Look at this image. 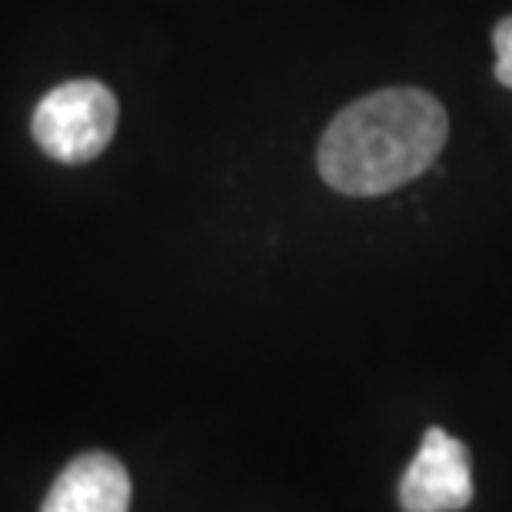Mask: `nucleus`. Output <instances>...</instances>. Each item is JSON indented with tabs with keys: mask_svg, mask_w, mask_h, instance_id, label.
<instances>
[{
	"mask_svg": "<svg viewBox=\"0 0 512 512\" xmlns=\"http://www.w3.org/2000/svg\"><path fill=\"white\" fill-rule=\"evenodd\" d=\"M473 503V459L463 439L429 426L399 483L403 512H459Z\"/></svg>",
	"mask_w": 512,
	"mask_h": 512,
	"instance_id": "7ed1b4c3",
	"label": "nucleus"
},
{
	"mask_svg": "<svg viewBox=\"0 0 512 512\" xmlns=\"http://www.w3.org/2000/svg\"><path fill=\"white\" fill-rule=\"evenodd\" d=\"M117 130V97L97 80H70L40 100L30 120L37 147L50 160L87 163L107 150Z\"/></svg>",
	"mask_w": 512,
	"mask_h": 512,
	"instance_id": "f03ea898",
	"label": "nucleus"
},
{
	"mask_svg": "<svg viewBox=\"0 0 512 512\" xmlns=\"http://www.w3.org/2000/svg\"><path fill=\"white\" fill-rule=\"evenodd\" d=\"M130 476L110 453L70 459L54 479L40 512H130Z\"/></svg>",
	"mask_w": 512,
	"mask_h": 512,
	"instance_id": "20e7f679",
	"label": "nucleus"
},
{
	"mask_svg": "<svg viewBox=\"0 0 512 512\" xmlns=\"http://www.w3.org/2000/svg\"><path fill=\"white\" fill-rule=\"evenodd\" d=\"M449 137L443 104L416 87H389L353 100L320 140L316 167L336 193L380 197L433 167Z\"/></svg>",
	"mask_w": 512,
	"mask_h": 512,
	"instance_id": "f257e3e1",
	"label": "nucleus"
},
{
	"mask_svg": "<svg viewBox=\"0 0 512 512\" xmlns=\"http://www.w3.org/2000/svg\"><path fill=\"white\" fill-rule=\"evenodd\" d=\"M493 47H496V80L512 90V17H503L496 24Z\"/></svg>",
	"mask_w": 512,
	"mask_h": 512,
	"instance_id": "39448f33",
	"label": "nucleus"
}]
</instances>
